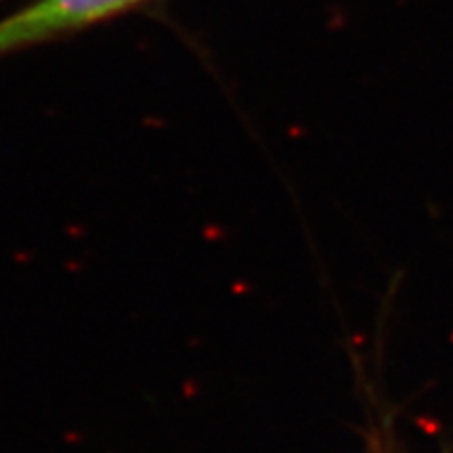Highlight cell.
I'll use <instances>...</instances> for the list:
<instances>
[{
    "mask_svg": "<svg viewBox=\"0 0 453 453\" xmlns=\"http://www.w3.org/2000/svg\"><path fill=\"white\" fill-rule=\"evenodd\" d=\"M147 0H36L0 21V57L76 34Z\"/></svg>",
    "mask_w": 453,
    "mask_h": 453,
    "instance_id": "1",
    "label": "cell"
}]
</instances>
